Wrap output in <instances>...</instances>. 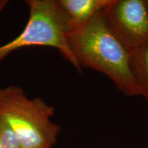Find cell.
<instances>
[{
    "instance_id": "1",
    "label": "cell",
    "mask_w": 148,
    "mask_h": 148,
    "mask_svg": "<svg viewBox=\"0 0 148 148\" xmlns=\"http://www.w3.org/2000/svg\"><path fill=\"white\" fill-rule=\"evenodd\" d=\"M100 12L71 27L66 35L70 49L81 66L106 75L124 95L143 96L133 71L132 55Z\"/></svg>"
},
{
    "instance_id": "2",
    "label": "cell",
    "mask_w": 148,
    "mask_h": 148,
    "mask_svg": "<svg viewBox=\"0 0 148 148\" xmlns=\"http://www.w3.org/2000/svg\"><path fill=\"white\" fill-rule=\"evenodd\" d=\"M54 108L40 98L29 99L21 87L0 88V119L15 133L24 148H51L60 126L51 121Z\"/></svg>"
},
{
    "instance_id": "3",
    "label": "cell",
    "mask_w": 148,
    "mask_h": 148,
    "mask_svg": "<svg viewBox=\"0 0 148 148\" xmlns=\"http://www.w3.org/2000/svg\"><path fill=\"white\" fill-rule=\"evenodd\" d=\"M29 16L25 28L14 40L0 46V62L10 53L32 46L57 49L64 58L82 73V66L70 49L66 33L71 22L57 0H26Z\"/></svg>"
},
{
    "instance_id": "4",
    "label": "cell",
    "mask_w": 148,
    "mask_h": 148,
    "mask_svg": "<svg viewBox=\"0 0 148 148\" xmlns=\"http://www.w3.org/2000/svg\"><path fill=\"white\" fill-rule=\"evenodd\" d=\"M100 12L132 56L148 39V1L110 0Z\"/></svg>"
},
{
    "instance_id": "5",
    "label": "cell",
    "mask_w": 148,
    "mask_h": 148,
    "mask_svg": "<svg viewBox=\"0 0 148 148\" xmlns=\"http://www.w3.org/2000/svg\"><path fill=\"white\" fill-rule=\"evenodd\" d=\"M71 27L81 25L99 13L110 0H58Z\"/></svg>"
},
{
    "instance_id": "6",
    "label": "cell",
    "mask_w": 148,
    "mask_h": 148,
    "mask_svg": "<svg viewBox=\"0 0 148 148\" xmlns=\"http://www.w3.org/2000/svg\"><path fill=\"white\" fill-rule=\"evenodd\" d=\"M135 77L142 94L148 100V39L132 56Z\"/></svg>"
},
{
    "instance_id": "7",
    "label": "cell",
    "mask_w": 148,
    "mask_h": 148,
    "mask_svg": "<svg viewBox=\"0 0 148 148\" xmlns=\"http://www.w3.org/2000/svg\"><path fill=\"white\" fill-rule=\"evenodd\" d=\"M0 148H24L13 130L1 119Z\"/></svg>"
},
{
    "instance_id": "8",
    "label": "cell",
    "mask_w": 148,
    "mask_h": 148,
    "mask_svg": "<svg viewBox=\"0 0 148 148\" xmlns=\"http://www.w3.org/2000/svg\"><path fill=\"white\" fill-rule=\"evenodd\" d=\"M8 3V1H7V0H0V14L3 12V10H4V8Z\"/></svg>"
}]
</instances>
